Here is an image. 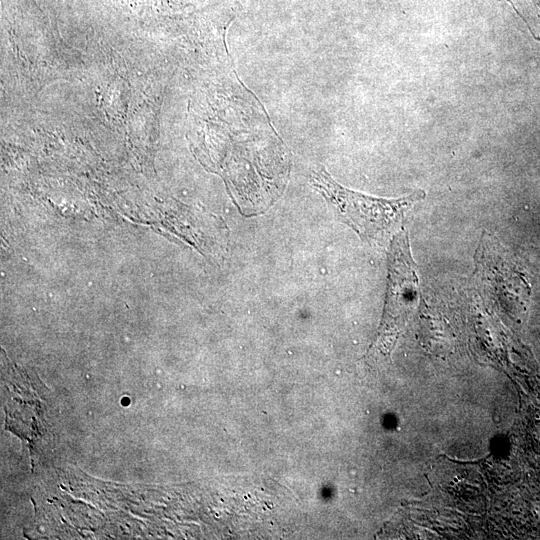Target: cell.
I'll return each mask as SVG.
<instances>
[{
	"label": "cell",
	"mask_w": 540,
	"mask_h": 540,
	"mask_svg": "<svg viewBox=\"0 0 540 540\" xmlns=\"http://www.w3.org/2000/svg\"><path fill=\"white\" fill-rule=\"evenodd\" d=\"M311 184L339 219L365 241L378 239L396 227L404 213L426 195L416 190L397 199L369 196L340 185L323 167L312 172Z\"/></svg>",
	"instance_id": "obj_1"
},
{
	"label": "cell",
	"mask_w": 540,
	"mask_h": 540,
	"mask_svg": "<svg viewBox=\"0 0 540 540\" xmlns=\"http://www.w3.org/2000/svg\"><path fill=\"white\" fill-rule=\"evenodd\" d=\"M418 276L408 233L401 230L392 239L388 253V285L381 332L382 345H391L393 337L416 306Z\"/></svg>",
	"instance_id": "obj_2"
}]
</instances>
